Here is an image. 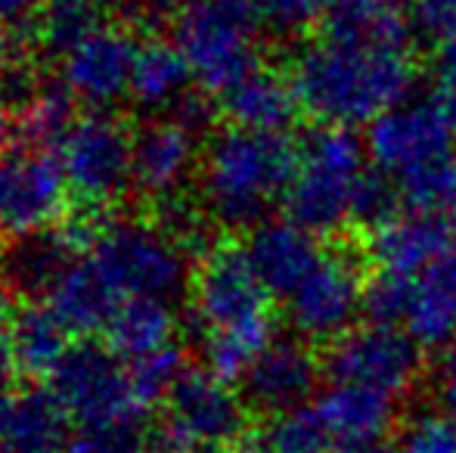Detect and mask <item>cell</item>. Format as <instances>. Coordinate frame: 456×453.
Segmentation results:
<instances>
[{
  "label": "cell",
  "instance_id": "obj_1",
  "mask_svg": "<svg viewBox=\"0 0 456 453\" xmlns=\"http://www.w3.org/2000/svg\"><path fill=\"white\" fill-rule=\"evenodd\" d=\"M301 112L326 127L372 125L403 106L416 85L413 50H376L314 37L289 62Z\"/></svg>",
  "mask_w": 456,
  "mask_h": 453
},
{
  "label": "cell",
  "instance_id": "obj_2",
  "mask_svg": "<svg viewBox=\"0 0 456 453\" xmlns=\"http://www.w3.org/2000/svg\"><path fill=\"white\" fill-rule=\"evenodd\" d=\"M301 165L292 133H252L227 127L211 133L199 162L202 208L224 233H246L267 224V212L286 196Z\"/></svg>",
  "mask_w": 456,
  "mask_h": 453
},
{
  "label": "cell",
  "instance_id": "obj_3",
  "mask_svg": "<svg viewBox=\"0 0 456 453\" xmlns=\"http://www.w3.org/2000/svg\"><path fill=\"white\" fill-rule=\"evenodd\" d=\"M366 140L351 127L320 125L301 140V165L282 196V214L320 242L348 236L351 199L366 171Z\"/></svg>",
  "mask_w": 456,
  "mask_h": 453
},
{
  "label": "cell",
  "instance_id": "obj_4",
  "mask_svg": "<svg viewBox=\"0 0 456 453\" xmlns=\"http://www.w3.org/2000/svg\"><path fill=\"white\" fill-rule=\"evenodd\" d=\"M258 31L255 0H190L175 19V44L190 62L192 81L211 97H224L261 69Z\"/></svg>",
  "mask_w": 456,
  "mask_h": 453
},
{
  "label": "cell",
  "instance_id": "obj_5",
  "mask_svg": "<svg viewBox=\"0 0 456 453\" xmlns=\"http://www.w3.org/2000/svg\"><path fill=\"white\" fill-rule=\"evenodd\" d=\"M248 404L242 392L205 367H186L165 400L152 444L162 453H221L242 444Z\"/></svg>",
  "mask_w": 456,
  "mask_h": 453
},
{
  "label": "cell",
  "instance_id": "obj_6",
  "mask_svg": "<svg viewBox=\"0 0 456 453\" xmlns=\"http://www.w3.org/2000/svg\"><path fill=\"white\" fill-rule=\"evenodd\" d=\"M91 261L121 295V302H175L192 283L190 255L146 221H109L94 242Z\"/></svg>",
  "mask_w": 456,
  "mask_h": 453
},
{
  "label": "cell",
  "instance_id": "obj_7",
  "mask_svg": "<svg viewBox=\"0 0 456 453\" xmlns=\"http://www.w3.org/2000/svg\"><path fill=\"white\" fill-rule=\"evenodd\" d=\"M372 267L366 261L363 242L357 236H342L330 242L320 264L305 277V283L286 298L289 320L298 339L330 348L345 333L354 329L363 314V292Z\"/></svg>",
  "mask_w": 456,
  "mask_h": 453
},
{
  "label": "cell",
  "instance_id": "obj_8",
  "mask_svg": "<svg viewBox=\"0 0 456 453\" xmlns=\"http://www.w3.org/2000/svg\"><path fill=\"white\" fill-rule=\"evenodd\" d=\"M72 196L87 212H106L134 190V131L112 112H87L60 146Z\"/></svg>",
  "mask_w": 456,
  "mask_h": 453
},
{
  "label": "cell",
  "instance_id": "obj_9",
  "mask_svg": "<svg viewBox=\"0 0 456 453\" xmlns=\"http://www.w3.org/2000/svg\"><path fill=\"white\" fill-rule=\"evenodd\" d=\"M190 302L205 333H227L273 320V295L261 283L246 246L233 239H217L196 261Z\"/></svg>",
  "mask_w": 456,
  "mask_h": 453
},
{
  "label": "cell",
  "instance_id": "obj_10",
  "mask_svg": "<svg viewBox=\"0 0 456 453\" xmlns=\"http://www.w3.org/2000/svg\"><path fill=\"white\" fill-rule=\"evenodd\" d=\"M50 392L66 407L69 419H78L85 429L140 423L146 417L134 392L131 367L102 344H72L50 379Z\"/></svg>",
  "mask_w": 456,
  "mask_h": 453
},
{
  "label": "cell",
  "instance_id": "obj_11",
  "mask_svg": "<svg viewBox=\"0 0 456 453\" xmlns=\"http://www.w3.org/2000/svg\"><path fill=\"white\" fill-rule=\"evenodd\" d=\"M69 196L72 190L53 150L22 143L0 158V233L10 239L60 227Z\"/></svg>",
  "mask_w": 456,
  "mask_h": 453
},
{
  "label": "cell",
  "instance_id": "obj_12",
  "mask_svg": "<svg viewBox=\"0 0 456 453\" xmlns=\"http://www.w3.org/2000/svg\"><path fill=\"white\" fill-rule=\"evenodd\" d=\"M419 348L401 327H354L323 351L330 385H357L401 400L422 373Z\"/></svg>",
  "mask_w": 456,
  "mask_h": 453
},
{
  "label": "cell",
  "instance_id": "obj_13",
  "mask_svg": "<svg viewBox=\"0 0 456 453\" xmlns=\"http://www.w3.org/2000/svg\"><path fill=\"white\" fill-rule=\"evenodd\" d=\"M366 152L372 168L388 177H401L419 165L456 152V127L432 100L397 106L370 125Z\"/></svg>",
  "mask_w": 456,
  "mask_h": 453
},
{
  "label": "cell",
  "instance_id": "obj_14",
  "mask_svg": "<svg viewBox=\"0 0 456 453\" xmlns=\"http://www.w3.org/2000/svg\"><path fill=\"white\" fill-rule=\"evenodd\" d=\"M137 56L140 44L134 41V31L102 25L60 60V85L94 112H109V106L131 97Z\"/></svg>",
  "mask_w": 456,
  "mask_h": 453
},
{
  "label": "cell",
  "instance_id": "obj_15",
  "mask_svg": "<svg viewBox=\"0 0 456 453\" xmlns=\"http://www.w3.org/2000/svg\"><path fill=\"white\" fill-rule=\"evenodd\" d=\"M326 379L323 354L305 339H276L242 379L248 410L280 417L317 400V385Z\"/></svg>",
  "mask_w": 456,
  "mask_h": 453
},
{
  "label": "cell",
  "instance_id": "obj_16",
  "mask_svg": "<svg viewBox=\"0 0 456 453\" xmlns=\"http://www.w3.org/2000/svg\"><path fill=\"white\" fill-rule=\"evenodd\" d=\"M361 242L372 271L416 279L456 246V227L444 214L403 212Z\"/></svg>",
  "mask_w": 456,
  "mask_h": 453
},
{
  "label": "cell",
  "instance_id": "obj_17",
  "mask_svg": "<svg viewBox=\"0 0 456 453\" xmlns=\"http://www.w3.org/2000/svg\"><path fill=\"white\" fill-rule=\"evenodd\" d=\"M196 165V137L175 118H152L134 131V190L156 206L181 196Z\"/></svg>",
  "mask_w": 456,
  "mask_h": 453
},
{
  "label": "cell",
  "instance_id": "obj_18",
  "mask_svg": "<svg viewBox=\"0 0 456 453\" xmlns=\"http://www.w3.org/2000/svg\"><path fill=\"white\" fill-rule=\"evenodd\" d=\"M81 248L69 236L66 227L44 230L35 236H22V239H10L0 248V286L10 295L37 298L50 295L60 277L75 264V255Z\"/></svg>",
  "mask_w": 456,
  "mask_h": 453
},
{
  "label": "cell",
  "instance_id": "obj_19",
  "mask_svg": "<svg viewBox=\"0 0 456 453\" xmlns=\"http://www.w3.org/2000/svg\"><path fill=\"white\" fill-rule=\"evenodd\" d=\"M246 252L258 271L261 283L267 286L273 298H289L305 277L320 264L326 248L317 236L295 227L292 221H267L252 230L246 242Z\"/></svg>",
  "mask_w": 456,
  "mask_h": 453
},
{
  "label": "cell",
  "instance_id": "obj_20",
  "mask_svg": "<svg viewBox=\"0 0 456 453\" xmlns=\"http://www.w3.org/2000/svg\"><path fill=\"white\" fill-rule=\"evenodd\" d=\"M221 115L230 121V127H240V131L289 133V127L305 112H301V103L295 97L289 72L261 66L242 85L224 93Z\"/></svg>",
  "mask_w": 456,
  "mask_h": 453
},
{
  "label": "cell",
  "instance_id": "obj_21",
  "mask_svg": "<svg viewBox=\"0 0 456 453\" xmlns=\"http://www.w3.org/2000/svg\"><path fill=\"white\" fill-rule=\"evenodd\" d=\"M403 333L422 351L447 354L456 348V246L413 279Z\"/></svg>",
  "mask_w": 456,
  "mask_h": 453
},
{
  "label": "cell",
  "instance_id": "obj_22",
  "mask_svg": "<svg viewBox=\"0 0 456 453\" xmlns=\"http://www.w3.org/2000/svg\"><path fill=\"white\" fill-rule=\"evenodd\" d=\"M410 12L401 0H332L320 37L354 47L413 50Z\"/></svg>",
  "mask_w": 456,
  "mask_h": 453
},
{
  "label": "cell",
  "instance_id": "obj_23",
  "mask_svg": "<svg viewBox=\"0 0 456 453\" xmlns=\"http://www.w3.org/2000/svg\"><path fill=\"white\" fill-rule=\"evenodd\" d=\"M314 404H317L323 423L330 425L338 448H354V444L388 441L401 400L391 394L372 392V388L330 385L317 394Z\"/></svg>",
  "mask_w": 456,
  "mask_h": 453
},
{
  "label": "cell",
  "instance_id": "obj_24",
  "mask_svg": "<svg viewBox=\"0 0 456 453\" xmlns=\"http://www.w3.org/2000/svg\"><path fill=\"white\" fill-rule=\"evenodd\" d=\"M47 304L72 336H94L106 333V327L112 323L115 311L121 304V295L96 271L94 261L85 258L75 261L62 273L60 283L50 289Z\"/></svg>",
  "mask_w": 456,
  "mask_h": 453
},
{
  "label": "cell",
  "instance_id": "obj_25",
  "mask_svg": "<svg viewBox=\"0 0 456 453\" xmlns=\"http://www.w3.org/2000/svg\"><path fill=\"white\" fill-rule=\"evenodd\" d=\"M177 333H181V317L175 302L127 298L106 327V348L115 351L125 363H137L175 348Z\"/></svg>",
  "mask_w": 456,
  "mask_h": 453
},
{
  "label": "cell",
  "instance_id": "obj_26",
  "mask_svg": "<svg viewBox=\"0 0 456 453\" xmlns=\"http://www.w3.org/2000/svg\"><path fill=\"white\" fill-rule=\"evenodd\" d=\"M72 333L47 302H28L12 314L10 323V354L12 369L25 379H53L62 357L72 348Z\"/></svg>",
  "mask_w": 456,
  "mask_h": 453
},
{
  "label": "cell",
  "instance_id": "obj_27",
  "mask_svg": "<svg viewBox=\"0 0 456 453\" xmlns=\"http://www.w3.org/2000/svg\"><path fill=\"white\" fill-rule=\"evenodd\" d=\"M69 435V413L53 392L28 388L16 394L0 425L4 453H60Z\"/></svg>",
  "mask_w": 456,
  "mask_h": 453
},
{
  "label": "cell",
  "instance_id": "obj_28",
  "mask_svg": "<svg viewBox=\"0 0 456 453\" xmlns=\"http://www.w3.org/2000/svg\"><path fill=\"white\" fill-rule=\"evenodd\" d=\"M190 62L177 44L150 37L140 44L137 66H134L131 100L143 112H171L192 91Z\"/></svg>",
  "mask_w": 456,
  "mask_h": 453
},
{
  "label": "cell",
  "instance_id": "obj_29",
  "mask_svg": "<svg viewBox=\"0 0 456 453\" xmlns=\"http://www.w3.org/2000/svg\"><path fill=\"white\" fill-rule=\"evenodd\" d=\"M106 22V6L94 0H44L31 35L47 53L66 56L94 37Z\"/></svg>",
  "mask_w": 456,
  "mask_h": 453
},
{
  "label": "cell",
  "instance_id": "obj_30",
  "mask_svg": "<svg viewBox=\"0 0 456 453\" xmlns=\"http://www.w3.org/2000/svg\"><path fill=\"white\" fill-rule=\"evenodd\" d=\"M395 183L401 193L403 212L451 218L456 208V152L395 177Z\"/></svg>",
  "mask_w": 456,
  "mask_h": 453
},
{
  "label": "cell",
  "instance_id": "obj_31",
  "mask_svg": "<svg viewBox=\"0 0 456 453\" xmlns=\"http://www.w3.org/2000/svg\"><path fill=\"white\" fill-rule=\"evenodd\" d=\"M75 103L78 100L66 91L62 85H44L37 97L19 112V133L28 146L53 150L62 146L69 131L75 127Z\"/></svg>",
  "mask_w": 456,
  "mask_h": 453
},
{
  "label": "cell",
  "instance_id": "obj_32",
  "mask_svg": "<svg viewBox=\"0 0 456 453\" xmlns=\"http://www.w3.org/2000/svg\"><path fill=\"white\" fill-rule=\"evenodd\" d=\"M397 214H403V202L395 177L382 174L379 168H366L354 187V199H351L348 233L357 236V239H366L376 230L391 224Z\"/></svg>",
  "mask_w": 456,
  "mask_h": 453
},
{
  "label": "cell",
  "instance_id": "obj_33",
  "mask_svg": "<svg viewBox=\"0 0 456 453\" xmlns=\"http://www.w3.org/2000/svg\"><path fill=\"white\" fill-rule=\"evenodd\" d=\"M265 448L271 453H336L338 444L320 417L317 404L311 400L298 410L280 413L271 419Z\"/></svg>",
  "mask_w": 456,
  "mask_h": 453
},
{
  "label": "cell",
  "instance_id": "obj_34",
  "mask_svg": "<svg viewBox=\"0 0 456 453\" xmlns=\"http://www.w3.org/2000/svg\"><path fill=\"white\" fill-rule=\"evenodd\" d=\"M410 295H413V279L395 277V273L372 271L363 292V317L372 327H401L407 320Z\"/></svg>",
  "mask_w": 456,
  "mask_h": 453
},
{
  "label": "cell",
  "instance_id": "obj_35",
  "mask_svg": "<svg viewBox=\"0 0 456 453\" xmlns=\"http://www.w3.org/2000/svg\"><path fill=\"white\" fill-rule=\"evenodd\" d=\"M127 367H131V382H134V392H137L140 407L150 413L156 404L168 400L171 388H175L177 379L183 376L186 363H183V351L175 344V348L162 351V354L127 363Z\"/></svg>",
  "mask_w": 456,
  "mask_h": 453
},
{
  "label": "cell",
  "instance_id": "obj_36",
  "mask_svg": "<svg viewBox=\"0 0 456 453\" xmlns=\"http://www.w3.org/2000/svg\"><path fill=\"white\" fill-rule=\"evenodd\" d=\"M261 28L273 37H301L320 31L332 0H255Z\"/></svg>",
  "mask_w": 456,
  "mask_h": 453
},
{
  "label": "cell",
  "instance_id": "obj_37",
  "mask_svg": "<svg viewBox=\"0 0 456 453\" xmlns=\"http://www.w3.org/2000/svg\"><path fill=\"white\" fill-rule=\"evenodd\" d=\"M397 453H456V425L441 410H422L403 423Z\"/></svg>",
  "mask_w": 456,
  "mask_h": 453
},
{
  "label": "cell",
  "instance_id": "obj_38",
  "mask_svg": "<svg viewBox=\"0 0 456 453\" xmlns=\"http://www.w3.org/2000/svg\"><path fill=\"white\" fill-rule=\"evenodd\" d=\"M143 450H146V435L140 432L137 423L85 429L69 444V453H143Z\"/></svg>",
  "mask_w": 456,
  "mask_h": 453
},
{
  "label": "cell",
  "instance_id": "obj_39",
  "mask_svg": "<svg viewBox=\"0 0 456 453\" xmlns=\"http://www.w3.org/2000/svg\"><path fill=\"white\" fill-rule=\"evenodd\" d=\"M407 4L413 25L438 41V47L456 41V0H407Z\"/></svg>",
  "mask_w": 456,
  "mask_h": 453
},
{
  "label": "cell",
  "instance_id": "obj_40",
  "mask_svg": "<svg viewBox=\"0 0 456 453\" xmlns=\"http://www.w3.org/2000/svg\"><path fill=\"white\" fill-rule=\"evenodd\" d=\"M217 109H221V106L215 103V97H211V93H205L202 87H192L181 103L168 112V118H175L177 125L186 127L192 137H199V133H208L211 127H215Z\"/></svg>",
  "mask_w": 456,
  "mask_h": 453
},
{
  "label": "cell",
  "instance_id": "obj_41",
  "mask_svg": "<svg viewBox=\"0 0 456 453\" xmlns=\"http://www.w3.org/2000/svg\"><path fill=\"white\" fill-rule=\"evenodd\" d=\"M432 100L456 127V41L441 44L438 56H435V87H432Z\"/></svg>",
  "mask_w": 456,
  "mask_h": 453
},
{
  "label": "cell",
  "instance_id": "obj_42",
  "mask_svg": "<svg viewBox=\"0 0 456 453\" xmlns=\"http://www.w3.org/2000/svg\"><path fill=\"white\" fill-rule=\"evenodd\" d=\"M438 410L456 425V348L441 354L438 373Z\"/></svg>",
  "mask_w": 456,
  "mask_h": 453
},
{
  "label": "cell",
  "instance_id": "obj_43",
  "mask_svg": "<svg viewBox=\"0 0 456 453\" xmlns=\"http://www.w3.org/2000/svg\"><path fill=\"white\" fill-rule=\"evenodd\" d=\"M41 4L44 0H0V31H28L41 12Z\"/></svg>",
  "mask_w": 456,
  "mask_h": 453
},
{
  "label": "cell",
  "instance_id": "obj_44",
  "mask_svg": "<svg viewBox=\"0 0 456 453\" xmlns=\"http://www.w3.org/2000/svg\"><path fill=\"white\" fill-rule=\"evenodd\" d=\"M19 127V121L12 118V109L0 100V158L10 152V143H12V131Z\"/></svg>",
  "mask_w": 456,
  "mask_h": 453
},
{
  "label": "cell",
  "instance_id": "obj_45",
  "mask_svg": "<svg viewBox=\"0 0 456 453\" xmlns=\"http://www.w3.org/2000/svg\"><path fill=\"white\" fill-rule=\"evenodd\" d=\"M336 453H397V444H395V441L354 444V448H336Z\"/></svg>",
  "mask_w": 456,
  "mask_h": 453
},
{
  "label": "cell",
  "instance_id": "obj_46",
  "mask_svg": "<svg viewBox=\"0 0 456 453\" xmlns=\"http://www.w3.org/2000/svg\"><path fill=\"white\" fill-rule=\"evenodd\" d=\"M12 314H16V311H12V298H10V292H6L4 286H0V333H6V329H10Z\"/></svg>",
  "mask_w": 456,
  "mask_h": 453
},
{
  "label": "cell",
  "instance_id": "obj_47",
  "mask_svg": "<svg viewBox=\"0 0 456 453\" xmlns=\"http://www.w3.org/2000/svg\"><path fill=\"white\" fill-rule=\"evenodd\" d=\"M12 62V41L6 31H0V75L6 72V66Z\"/></svg>",
  "mask_w": 456,
  "mask_h": 453
},
{
  "label": "cell",
  "instance_id": "obj_48",
  "mask_svg": "<svg viewBox=\"0 0 456 453\" xmlns=\"http://www.w3.org/2000/svg\"><path fill=\"white\" fill-rule=\"evenodd\" d=\"M150 6H156V10H162V6H186L190 0H146Z\"/></svg>",
  "mask_w": 456,
  "mask_h": 453
},
{
  "label": "cell",
  "instance_id": "obj_49",
  "mask_svg": "<svg viewBox=\"0 0 456 453\" xmlns=\"http://www.w3.org/2000/svg\"><path fill=\"white\" fill-rule=\"evenodd\" d=\"M94 4H100V6H109V4H112V0H94Z\"/></svg>",
  "mask_w": 456,
  "mask_h": 453
},
{
  "label": "cell",
  "instance_id": "obj_50",
  "mask_svg": "<svg viewBox=\"0 0 456 453\" xmlns=\"http://www.w3.org/2000/svg\"><path fill=\"white\" fill-rule=\"evenodd\" d=\"M66 453H69V450H66Z\"/></svg>",
  "mask_w": 456,
  "mask_h": 453
},
{
  "label": "cell",
  "instance_id": "obj_51",
  "mask_svg": "<svg viewBox=\"0 0 456 453\" xmlns=\"http://www.w3.org/2000/svg\"><path fill=\"white\" fill-rule=\"evenodd\" d=\"M227 453H230V450H227Z\"/></svg>",
  "mask_w": 456,
  "mask_h": 453
}]
</instances>
